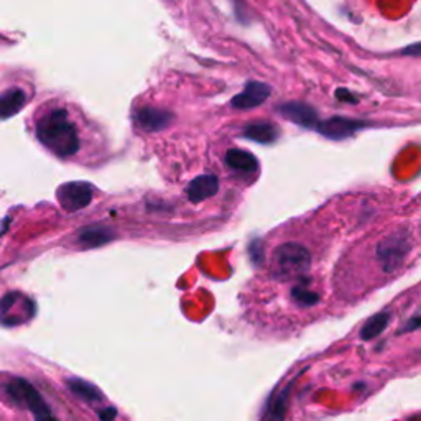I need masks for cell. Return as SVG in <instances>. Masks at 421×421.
Here are the masks:
<instances>
[{"instance_id": "1", "label": "cell", "mask_w": 421, "mask_h": 421, "mask_svg": "<svg viewBox=\"0 0 421 421\" xmlns=\"http://www.w3.org/2000/svg\"><path fill=\"white\" fill-rule=\"evenodd\" d=\"M35 134L43 147L60 158L74 156L81 148L79 130L64 107H51L37 118Z\"/></svg>"}, {"instance_id": "2", "label": "cell", "mask_w": 421, "mask_h": 421, "mask_svg": "<svg viewBox=\"0 0 421 421\" xmlns=\"http://www.w3.org/2000/svg\"><path fill=\"white\" fill-rule=\"evenodd\" d=\"M311 267V256L303 245L288 242L275 249L271 270L278 278L289 280L303 276Z\"/></svg>"}, {"instance_id": "3", "label": "cell", "mask_w": 421, "mask_h": 421, "mask_svg": "<svg viewBox=\"0 0 421 421\" xmlns=\"http://www.w3.org/2000/svg\"><path fill=\"white\" fill-rule=\"evenodd\" d=\"M6 392L10 400L15 403L17 406L25 408V410L32 411L37 418H51L53 413L50 411V406L43 400L30 382L24 379H13L10 384L6 387Z\"/></svg>"}, {"instance_id": "4", "label": "cell", "mask_w": 421, "mask_h": 421, "mask_svg": "<svg viewBox=\"0 0 421 421\" xmlns=\"http://www.w3.org/2000/svg\"><path fill=\"white\" fill-rule=\"evenodd\" d=\"M408 252H410V244L403 235H390L382 240L377 247V257L384 267V271H388V274L402 265Z\"/></svg>"}, {"instance_id": "5", "label": "cell", "mask_w": 421, "mask_h": 421, "mask_svg": "<svg viewBox=\"0 0 421 421\" xmlns=\"http://www.w3.org/2000/svg\"><path fill=\"white\" fill-rule=\"evenodd\" d=\"M92 186L86 181L64 183L58 188V201L61 208L68 213H76L87 208L92 201Z\"/></svg>"}, {"instance_id": "6", "label": "cell", "mask_w": 421, "mask_h": 421, "mask_svg": "<svg viewBox=\"0 0 421 421\" xmlns=\"http://www.w3.org/2000/svg\"><path fill=\"white\" fill-rule=\"evenodd\" d=\"M270 96V86L263 84L258 81H250L240 94H237L234 99L231 100V105L240 111H247V109H256L262 105L269 99Z\"/></svg>"}, {"instance_id": "7", "label": "cell", "mask_w": 421, "mask_h": 421, "mask_svg": "<svg viewBox=\"0 0 421 421\" xmlns=\"http://www.w3.org/2000/svg\"><path fill=\"white\" fill-rule=\"evenodd\" d=\"M362 127H366L364 122L352 120V118L331 117V118H328V120L319 122L316 129L321 132L324 137L332 138V140H342V138L350 137V135L355 134L359 129H362Z\"/></svg>"}, {"instance_id": "8", "label": "cell", "mask_w": 421, "mask_h": 421, "mask_svg": "<svg viewBox=\"0 0 421 421\" xmlns=\"http://www.w3.org/2000/svg\"><path fill=\"white\" fill-rule=\"evenodd\" d=\"M171 118H173L171 112L156 107H142L134 116L135 125L145 132L163 130L170 125Z\"/></svg>"}, {"instance_id": "9", "label": "cell", "mask_w": 421, "mask_h": 421, "mask_svg": "<svg viewBox=\"0 0 421 421\" xmlns=\"http://www.w3.org/2000/svg\"><path fill=\"white\" fill-rule=\"evenodd\" d=\"M280 114L293 124L306 127V129H316L319 124L318 112L308 104L303 102H287L280 107Z\"/></svg>"}, {"instance_id": "10", "label": "cell", "mask_w": 421, "mask_h": 421, "mask_svg": "<svg viewBox=\"0 0 421 421\" xmlns=\"http://www.w3.org/2000/svg\"><path fill=\"white\" fill-rule=\"evenodd\" d=\"M219 191V179L214 174H201L192 179L188 186L186 195L190 197L191 203H203V201L208 199V197L216 196V192Z\"/></svg>"}, {"instance_id": "11", "label": "cell", "mask_w": 421, "mask_h": 421, "mask_svg": "<svg viewBox=\"0 0 421 421\" xmlns=\"http://www.w3.org/2000/svg\"><path fill=\"white\" fill-rule=\"evenodd\" d=\"M226 163L231 170L237 171V173L247 174V177L257 173L258 170L257 158L252 153L240 150V148H232V150L226 153Z\"/></svg>"}, {"instance_id": "12", "label": "cell", "mask_w": 421, "mask_h": 421, "mask_svg": "<svg viewBox=\"0 0 421 421\" xmlns=\"http://www.w3.org/2000/svg\"><path fill=\"white\" fill-rule=\"evenodd\" d=\"M26 102V94L20 87H10V89L2 92L0 98V114L3 120L10 118L15 114H19Z\"/></svg>"}, {"instance_id": "13", "label": "cell", "mask_w": 421, "mask_h": 421, "mask_svg": "<svg viewBox=\"0 0 421 421\" xmlns=\"http://www.w3.org/2000/svg\"><path fill=\"white\" fill-rule=\"evenodd\" d=\"M242 135L245 138L253 140L258 143H274L278 138V129L270 122H253L245 127Z\"/></svg>"}, {"instance_id": "14", "label": "cell", "mask_w": 421, "mask_h": 421, "mask_svg": "<svg viewBox=\"0 0 421 421\" xmlns=\"http://www.w3.org/2000/svg\"><path fill=\"white\" fill-rule=\"evenodd\" d=\"M388 321H390L388 313H379V314L372 316V318L362 326L361 337L364 341H370V339H374V337L380 336L382 332L385 331V328H387Z\"/></svg>"}, {"instance_id": "15", "label": "cell", "mask_w": 421, "mask_h": 421, "mask_svg": "<svg viewBox=\"0 0 421 421\" xmlns=\"http://www.w3.org/2000/svg\"><path fill=\"white\" fill-rule=\"evenodd\" d=\"M112 239V232L104 229V227H89V229H84L79 234V240L87 247H98V245H102Z\"/></svg>"}, {"instance_id": "16", "label": "cell", "mask_w": 421, "mask_h": 421, "mask_svg": "<svg viewBox=\"0 0 421 421\" xmlns=\"http://www.w3.org/2000/svg\"><path fill=\"white\" fill-rule=\"evenodd\" d=\"M68 387L71 392L76 395V397L81 398V400H84L87 403H96L100 400V392L98 388L94 387V385L87 384L84 380H68Z\"/></svg>"}, {"instance_id": "17", "label": "cell", "mask_w": 421, "mask_h": 421, "mask_svg": "<svg viewBox=\"0 0 421 421\" xmlns=\"http://www.w3.org/2000/svg\"><path fill=\"white\" fill-rule=\"evenodd\" d=\"M292 295H293V298H295V301H298L300 305H305V306H313L319 301V295H316L314 292H311V289H308V288H301V287L293 288Z\"/></svg>"}, {"instance_id": "18", "label": "cell", "mask_w": 421, "mask_h": 421, "mask_svg": "<svg viewBox=\"0 0 421 421\" xmlns=\"http://www.w3.org/2000/svg\"><path fill=\"white\" fill-rule=\"evenodd\" d=\"M336 98L339 100H346V102H350V104L357 102V98L350 94L348 89H337L336 91Z\"/></svg>"}, {"instance_id": "19", "label": "cell", "mask_w": 421, "mask_h": 421, "mask_svg": "<svg viewBox=\"0 0 421 421\" xmlns=\"http://www.w3.org/2000/svg\"><path fill=\"white\" fill-rule=\"evenodd\" d=\"M402 55H406V56H421V42L420 43H413V45L406 46L405 50L402 51Z\"/></svg>"}, {"instance_id": "20", "label": "cell", "mask_w": 421, "mask_h": 421, "mask_svg": "<svg viewBox=\"0 0 421 421\" xmlns=\"http://www.w3.org/2000/svg\"><path fill=\"white\" fill-rule=\"evenodd\" d=\"M416 328H421V316H416V318L411 319L403 331H413V329H416Z\"/></svg>"}, {"instance_id": "21", "label": "cell", "mask_w": 421, "mask_h": 421, "mask_svg": "<svg viewBox=\"0 0 421 421\" xmlns=\"http://www.w3.org/2000/svg\"><path fill=\"white\" fill-rule=\"evenodd\" d=\"M114 416H116V410H114V408H111V411H107V413H105V411H102V413H100V418H102V420L114 418Z\"/></svg>"}]
</instances>
